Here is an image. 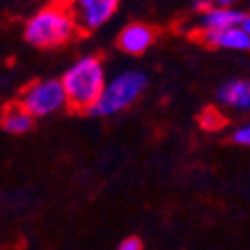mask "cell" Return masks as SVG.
I'll list each match as a JSON object with an SVG mask.
<instances>
[{
  "instance_id": "5bb4252c",
  "label": "cell",
  "mask_w": 250,
  "mask_h": 250,
  "mask_svg": "<svg viewBox=\"0 0 250 250\" xmlns=\"http://www.w3.org/2000/svg\"><path fill=\"white\" fill-rule=\"evenodd\" d=\"M212 4H210V0H197L195 2V10L199 12V14H203L205 10H208Z\"/></svg>"
},
{
  "instance_id": "8992f818",
  "label": "cell",
  "mask_w": 250,
  "mask_h": 250,
  "mask_svg": "<svg viewBox=\"0 0 250 250\" xmlns=\"http://www.w3.org/2000/svg\"><path fill=\"white\" fill-rule=\"evenodd\" d=\"M203 34V42L218 48V50H234V52H250V34L242 26L225 28V30H207Z\"/></svg>"
},
{
  "instance_id": "277c9868",
  "label": "cell",
  "mask_w": 250,
  "mask_h": 250,
  "mask_svg": "<svg viewBox=\"0 0 250 250\" xmlns=\"http://www.w3.org/2000/svg\"><path fill=\"white\" fill-rule=\"evenodd\" d=\"M20 104L36 117H50L68 105V96L62 80H36L24 91Z\"/></svg>"
},
{
  "instance_id": "4fadbf2b",
  "label": "cell",
  "mask_w": 250,
  "mask_h": 250,
  "mask_svg": "<svg viewBox=\"0 0 250 250\" xmlns=\"http://www.w3.org/2000/svg\"><path fill=\"white\" fill-rule=\"evenodd\" d=\"M117 250H143V242L137 236H127L119 242Z\"/></svg>"
},
{
  "instance_id": "ba28073f",
  "label": "cell",
  "mask_w": 250,
  "mask_h": 250,
  "mask_svg": "<svg viewBox=\"0 0 250 250\" xmlns=\"http://www.w3.org/2000/svg\"><path fill=\"white\" fill-rule=\"evenodd\" d=\"M246 20V12L236 10L232 6H210L203 14H199V26L201 32L207 30H225V28H234L242 26Z\"/></svg>"
},
{
  "instance_id": "6da1fadb",
  "label": "cell",
  "mask_w": 250,
  "mask_h": 250,
  "mask_svg": "<svg viewBox=\"0 0 250 250\" xmlns=\"http://www.w3.org/2000/svg\"><path fill=\"white\" fill-rule=\"evenodd\" d=\"M80 30L64 0L38 10L24 26V38L34 48H56L74 38Z\"/></svg>"
},
{
  "instance_id": "52a82bcc",
  "label": "cell",
  "mask_w": 250,
  "mask_h": 250,
  "mask_svg": "<svg viewBox=\"0 0 250 250\" xmlns=\"http://www.w3.org/2000/svg\"><path fill=\"white\" fill-rule=\"evenodd\" d=\"M153 40H155V30L147 24L135 22V24H129V26H125L121 30L117 44L125 54L139 56V54H145L151 48Z\"/></svg>"
},
{
  "instance_id": "5b68a950",
  "label": "cell",
  "mask_w": 250,
  "mask_h": 250,
  "mask_svg": "<svg viewBox=\"0 0 250 250\" xmlns=\"http://www.w3.org/2000/svg\"><path fill=\"white\" fill-rule=\"evenodd\" d=\"M72 10L78 26L85 32L104 26L119 6V0H64Z\"/></svg>"
},
{
  "instance_id": "3957f363",
  "label": "cell",
  "mask_w": 250,
  "mask_h": 250,
  "mask_svg": "<svg viewBox=\"0 0 250 250\" xmlns=\"http://www.w3.org/2000/svg\"><path fill=\"white\" fill-rule=\"evenodd\" d=\"M145 85H147V76L141 70H125L115 78L107 80L104 93L96 102V105L89 109V113L98 117H107L127 109L137 102Z\"/></svg>"
},
{
  "instance_id": "7a4b0ae2",
  "label": "cell",
  "mask_w": 250,
  "mask_h": 250,
  "mask_svg": "<svg viewBox=\"0 0 250 250\" xmlns=\"http://www.w3.org/2000/svg\"><path fill=\"white\" fill-rule=\"evenodd\" d=\"M68 105L78 111H89L107 83L105 68L98 56H83L66 70L62 76Z\"/></svg>"
},
{
  "instance_id": "9c48e42d",
  "label": "cell",
  "mask_w": 250,
  "mask_h": 250,
  "mask_svg": "<svg viewBox=\"0 0 250 250\" xmlns=\"http://www.w3.org/2000/svg\"><path fill=\"white\" fill-rule=\"evenodd\" d=\"M216 98L225 107L250 113V80H232L218 87Z\"/></svg>"
},
{
  "instance_id": "8fae6325",
  "label": "cell",
  "mask_w": 250,
  "mask_h": 250,
  "mask_svg": "<svg viewBox=\"0 0 250 250\" xmlns=\"http://www.w3.org/2000/svg\"><path fill=\"white\" fill-rule=\"evenodd\" d=\"M230 141L240 147H250V123H244L240 127H236L230 135Z\"/></svg>"
},
{
  "instance_id": "2e32d148",
  "label": "cell",
  "mask_w": 250,
  "mask_h": 250,
  "mask_svg": "<svg viewBox=\"0 0 250 250\" xmlns=\"http://www.w3.org/2000/svg\"><path fill=\"white\" fill-rule=\"evenodd\" d=\"M242 28L246 30V32L250 34V14H246V20H244V24H242Z\"/></svg>"
},
{
  "instance_id": "9a60e30c",
  "label": "cell",
  "mask_w": 250,
  "mask_h": 250,
  "mask_svg": "<svg viewBox=\"0 0 250 250\" xmlns=\"http://www.w3.org/2000/svg\"><path fill=\"white\" fill-rule=\"evenodd\" d=\"M214 2H216L218 6H232L236 0H214Z\"/></svg>"
},
{
  "instance_id": "30bf717a",
  "label": "cell",
  "mask_w": 250,
  "mask_h": 250,
  "mask_svg": "<svg viewBox=\"0 0 250 250\" xmlns=\"http://www.w3.org/2000/svg\"><path fill=\"white\" fill-rule=\"evenodd\" d=\"M32 123H34V115L20 102L8 104L2 111H0V127H2L6 133L22 135V133L32 129Z\"/></svg>"
},
{
  "instance_id": "7c38bea8",
  "label": "cell",
  "mask_w": 250,
  "mask_h": 250,
  "mask_svg": "<svg viewBox=\"0 0 250 250\" xmlns=\"http://www.w3.org/2000/svg\"><path fill=\"white\" fill-rule=\"evenodd\" d=\"M223 123H225V119H223V115L218 113L216 109H207V111H205V115H203L205 129H218Z\"/></svg>"
}]
</instances>
